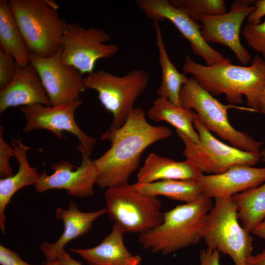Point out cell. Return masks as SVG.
I'll list each match as a JSON object with an SVG mask.
<instances>
[{
    "label": "cell",
    "mask_w": 265,
    "mask_h": 265,
    "mask_svg": "<svg viewBox=\"0 0 265 265\" xmlns=\"http://www.w3.org/2000/svg\"><path fill=\"white\" fill-rule=\"evenodd\" d=\"M140 107L134 108L120 128L108 129L101 136L111 142L110 148L93 160L97 173L96 184L102 188L127 185L139 167L143 152L153 143L172 135L165 126H155L146 121Z\"/></svg>",
    "instance_id": "1"
},
{
    "label": "cell",
    "mask_w": 265,
    "mask_h": 265,
    "mask_svg": "<svg viewBox=\"0 0 265 265\" xmlns=\"http://www.w3.org/2000/svg\"><path fill=\"white\" fill-rule=\"evenodd\" d=\"M183 71L212 94H224L231 105L241 104L244 96L248 106L260 112L265 89V60L260 56H255L248 66L231 63L207 66L186 55Z\"/></svg>",
    "instance_id": "2"
},
{
    "label": "cell",
    "mask_w": 265,
    "mask_h": 265,
    "mask_svg": "<svg viewBox=\"0 0 265 265\" xmlns=\"http://www.w3.org/2000/svg\"><path fill=\"white\" fill-rule=\"evenodd\" d=\"M212 206L206 197L178 205L164 212L159 225L139 234V242L144 249L164 255L195 244L202 239L204 221Z\"/></svg>",
    "instance_id": "3"
},
{
    "label": "cell",
    "mask_w": 265,
    "mask_h": 265,
    "mask_svg": "<svg viewBox=\"0 0 265 265\" xmlns=\"http://www.w3.org/2000/svg\"><path fill=\"white\" fill-rule=\"evenodd\" d=\"M9 6L30 53L48 58L61 48L67 26L50 0H10Z\"/></svg>",
    "instance_id": "4"
},
{
    "label": "cell",
    "mask_w": 265,
    "mask_h": 265,
    "mask_svg": "<svg viewBox=\"0 0 265 265\" xmlns=\"http://www.w3.org/2000/svg\"><path fill=\"white\" fill-rule=\"evenodd\" d=\"M214 199L204 221L202 239L207 247L228 255L235 265H246L253 250L251 233L239 224L232 197Z\"/></svg>",
    "instance_id": "5"
},
{
    "label": "cell",
    "mask_w": 265,
    "mask_h": 265,
    "mask_svg": "<svg viewBox=\"0 0 265 265\" xmlns=\"http://www.w3.org/2000/svg\"><path fill=\"white\" fill-rule=\"evenodd\" d=\"M180 100L182 106L196 112L199 120L208 131L234 147L260 153L263 142L257 141L247 133L238 131L229 122L228 109L238 107L222 104L193 77L182 86Z\"/></svg>",
    "instance_id": "6"
},
{
    "label": "cell",
    "mask_w": 265,
    "mask_h": 265,
    "mask_svg": "<svg viewBox=\"0 0 265 265\" xmlns=\"http://www.w3.org/2000/svg\"><path fill=\"white\" fill-rule=\"evenodd\" d=\"M149 79V73L143 69H135L122 76L99 70L85 78L84 88L98 92L102 105L113 117L108 129L115 130L126 122L134 103L147 88Z\"/></svg>",
    "instance_id": "7"
},
{
    "label": "cell",
    "mask_w": 265,
    "mask_h": 265,
    "mask_svg": "<svg viewBox=\"0 0 265 265\" xmlns=\"http://www.w3.org/2000/svg\"><path fill=\"white\" fill-rule=\"evenodd\" d=\"M104 196L106 213L125 233L139 234L159 225L163 220L158 197L141 194L129 184L108 188Z\"/></svg>",
    "instance_id": "8"
},
{
    "label": "cell",
    "mask_w": 265,
    "mask_h": 265,
    "mask_svg": "<svg viewBox=\"0 0 265 265\" xmlns=\"http://www.w3.org/2000/svg\"><path fill=\"white\" fill-rule=\"evenodd\" d=\"M193 126L199 137L196 144L183 132L176 131L185 145L183 154L202 173H222L238 165L253 166L260 160V153L245 151L227 145L215 138L199 120Z\"/></svg>",
    "instance_id": "9"
},
{
    "label": "cell",
    "mask_w": 265,
    "mask_h": 265,
    "mask_svg": "<svg viewBox=\"0 0 265 265\" xmlns=\"http://www.w3.org/2000/svg\"><path fill=\"white\" fill-rule=\"evenodd\" d=\"M110 39L109 33L103 29L86 28L76 23L68 24L61 42V61L82 75L91 74L98 60L110 58L118 52L117 45L106 44Z\"/></svg>",
    "instance_id": "10"
},
{
    "label": "cell",
    "mask_w": 265,
    "mask_h": 265,
    "mask_svg": "<svg viewBox=\"0 0 265 265\" xmlns=\"http://www.w3.org/2000/svg\"><path fill=\"white\" fill-rule=\"evenodd\" d=\"M82 103L79 100L61 106H47L36 104L22 106L20 110L26 120L23 131L27 132L45 129L59 138L63 137L64 131L70 132L79 140L78 149L83 150L90 156L97 140L86 134L75 119V112Z\"/></svg>",
    "instance_id": "11"
},
{
    "label": "cell",
    "mask_w": 265,
    "mask_h": 265,
    "mask_svg": "<svg viewBox=\"0 0 265 265\" xmlns=\"http://www.w3.org/2000/svg\"><path fill=\"white\" fill-rule=\"evenodd\" d=\"M60 49L50 57L31 53L29 55L30 63L37 72L51 106H53L76 102L85 90L83 75L62 62Z\"/></svg>",
    "instance_id": "12"
},
{
    "label": "cell",
    "mask_w": 265,
    "mask_h": 265,
    "mask_svg": "<svg viewBox=\"0 0 265 265\" xmlns=\"http://www.w3.org/2000/svg\"><path fill=\"white\" fill-rule=\"evenodd\" d=\"M137 6L149 19L170 21L190 43L193 53L201 57L207 66L231 63L230 59L212 48L203 39L202 26L191 20L180 8L167 0H137Z\"/></svg>",
    "instance_id": "13"
},
{
    "label": "cell",
    "mask_w": 265,
    "mask_h": 265,
    "mask_svg": "<svg viewBox=\"0 0 265 265\" xmlns=\"http://www.w3.org/2000/svg\"><path fill=\"white\" fill-rule=\"evenodd\" d=\"M255 0H238L230 5L225 14L201 17V35L207 43L222 44L231 50L243 65L247 64L251 56L240 40V30L243 21L255 10Z\"/></svg>",
    "instance_id": "14"
},
{
    "label": "cell",
    "mask_w": 265,
    "mask_h": 265,
    "mask_svg": "<svg viewBox=\"0 0 265 265\" xmlns=\"http://www.w3.org/2000/svg\"><path fill=\"white\" fill-rule=\"evenodd\" d=\"M82 155V162L77 167L67 160L53 164V173L48 175L46 171L40 174L34 185L38 192L52 189H65L68 194L80 198L94 195V185L96 184L97 173L93 160L83 150H79Z\"/></svg>",
    "instance_id": "15"
},
{
    "label": "cell",
    "mask_w": 265,
    "mask_h": 265,
    "mask_svg": "<svg viewBox=\"0 0 265 265\" xmlns=\"http://www.w3.org/2000/svg\"><path fill=\"white\" fill-rule=\"evenodd\" d=\"M207 198H229L265 182V167L238 165L218 174H203L198 180Z\"/></svg>",
    "instance_id": "16"
},
{
    "label": "cell",
    "mask_w": 265,
    "mask_h": 265,
    "mask_svg": "<svg viewBox=\"0 0 265 265\" xmlns=\"http://www.w3.org/2000/svg\"><path fill=\"white\" fill-rule=\"evenodd\" d=\"M36 104L51 106L39 75L30 63L25 67L17 65L14 78L0 90V113L10 107Z\"/></svg>",
    "instance_id": "17"
},
{
    "label": "cell",
    "mask_w": 265,
    "mask_h": 265,
    "mask_svg": "<svg viewBox=\"0 0 265 265\" xmlns=\"http://www.w3.org/2000/svg\"><path fill=\"white\" fill-rule=\"evenodd\" d=\"M106 213L105 208L95 212H82L73 201H70L67 210L57 208L56 217L63 221L64 230L55 242H45L39 246L46 261L56 260L57 254L64 250L68 243L87 233L94 221Z\"/></svg>",
    "instance_id": "18"
},
{
    "label": "cell",
    "mask_w": 265,
    "mask_h": 265,
    "mask_svg": "<svg viewBox=\"0 0 265 265\" xmlns=\"http://www.w3.org/2000/svg\"><path fill=\"white\" fill-rule=\"evenodd\" d=\"M125 233L117 224L98 245L89 248H70L81 256L88 265H142V258L131 254L123 240Z\"/></svg>",
    "instance_id": "19"
},
{
    "label": "cell",
    "mask_w": 265,
    "mask_h": 265,
    "mask_svg": "<svg viewBox=\"0 0 265 265\" xmlns=\"http://www.w3.org/2000/svg\"><path fill=\"white\" fill-rule=\"evenodd\" d=\"M11 143L19 169L16 174L0 180V228L3 234L5 233V210L12 197L21 188L34 185L40 175L37 169L28 162L27 153L30 148L18 139H13Z\"/></svg>",
    "instance_id": "20"
},
{
    "label": "cell",
    "mask_w": 265,
    "mask_h": 265,
    "mask_svg": "<svg viewBox=\"0 0 265 265\" xmlns=\"http://www.w3.org/2000/svg\"><path fill=\"white\" fill-rule=\"evenodd\" d=\"M190 160L177 161L154 153L150 154L137 174V183L165 180H196L203 175Z\"/></svg>",
    "instance_id": "21"
},
{
    "label": "cell",
    "mask_w": 265,
    "mask_h": 265,
    "mask_svg": "<svg viewBox=\"0 0 265 265\" xmlns=\"http://www.w3.org/2000/svg\"><path fill=\"white\" fill-rule=\"evenodd\" d=\"M133 189L146 196H164L171 199L192 203L205 196L200 185L196 180H165L149 183H135Z\"/></svg>",
    "instance_id": "22"
},
{
    "label": "cell",
    "mask_w": 265,
    "mask_h": 265,
    "mask_svg": "<svg viewBox=\"0 0 265 265\" xmlns=\"http://www.w3.org/2000/svg\"><path fill=\"white\" fill-rule=\"evenodd\" d=\"M148 117L155 122L165 121L186 135L193 142L200 143L194 121L198 118L196 112L182 106H177L168 100L157 98L147 112Z\"/></svg>",
    "instance_id": "23"
},
{
    "label": "cell",
    "mask_w": 265,
    "mask_h": 265,
    "mask_svg": "<svg viewBox=\"0 0 265 265\" xmlns=\"http://www.w3.org/2000/svg\"><path fill=\"white\" fill-rule=\"evenodd\" d=\"M156 42L159 52V62L161 70V81L157 90L159 97L166 99L177 106H182L180 93L182 86L189 78L181 73L170 60L162 38L158 21H155Z\"/></svg>",
    "instance_id": "24"
},
{
    "label": "cell",
    "mask_w": 265,
    "mask_h": 265,
    "mask_svg": "<svg viewBox=\"0 0 265 265\" xmlns=\"http://www.w3.org/2000/svg\"><path fill=\"white\" fill-rule=\"evenodd\" d=\"M0 48L11 55L18 66L30 64V53L6 0H0Z\"/></svg>",
    "instance_id": "25"
},
{
    "label": "cell",
    "mask_w": 265,
    "mask_h": 265,
    "mask_svg": "<svg viewBox=\"0 0 265 265\" xmlns=\"http://www.w3.org/2000/svg\"><path fill=\"white\" fill-rule=\"evenodd\" d=\"M241 226L248 232L265 220V182L232 197Z\"/></svg>",
    "instance_id": "26"
},
{
    "label": "cell",
    "mask_w": 265,
    "mask_h": 265,
    "mask_svg": "<svg viewBox=\"0 0 265 265\" xmlns=\"http://www.w3.org/2000/svg\"><path fill=\"white\" fill-rule=\"evenodd\" d=\"M173 6L181 9L193 22L198 24L202 17L212 16L227 13L224 0H172Z\"/></svg>",
    "instance_id": "27"
},
{
    "label": "cell",
    "mask_w": 265,
    "mask_h": 265,
    "mask_svg": "<svg viewBox=\"0 0 265 265\" xmlns=\"http://www.w3.org/2000/svg\"><path fill=\"white\" fill-rule=\"evenodd\" d=\"M242 35L250 47L265 54V20L256 25L246 24L243 27Z\"/></svg>",
    "instance_id": "28"
},
{
    "label": "cell",
    "mask_w": 265,
    "mask_h": 265,
    "mask_svg": "<svg viewBox=\"0 0 265 265\" xmlns=\"http://www.w3.org/2000/svg\"><path fill=\"white\" fill-rule=\"evenodd\" d=\"M17 64L13 57L0 48V88L7 86L14 78Z\"/></svg>",
    "instance_id": "29"
},
{
    "label": "cell",
    "mask_w": 265,
    "mask_h": 265,
    "mask_svg": "<svg viewBox=\"0 0 265 265\" xmlns=\"http://www.w3.org/2000/svg\"><path fill=\"white\" fill-rule=\"evenodd\" d=\"M0 130V176L2 178L14 174L10 164V159L12 157L15 158V153L14 148L4 140L2 135L3 128L1 126Z\"/></svg>",
    "instance_id": "30"
},
{
    "label": "cell",
    "mask_w": 265,
    "mask_h": 265,
    "mask_svg": "<svg viewBox=\"0 0 265 265\" xmlns=\"http://www.w3.org/2000/svg\"><path fill=\"white\" fill-rule=\"evenodd\" d=\"M0 264L1 265H33L24 261L16 252L2 244H0Z\"/></svg>",
    "instance_id": "31"
},
{
    "label": "cell",
    "mask_w": 265,
    "mask_h": 265,
    "mask_svg": "<svg viewBox=\"0 0 265 265\" xmlns=\"http://www.w3.org/2000/svg\"><path fill=\"white\" fill-rule=\"evenodd\" d=\"M219 252L216 249L209 247L201 250L199 254V265H220Z\"/></svg>",
    "instance_id": "32"
},
{
    "label": "cell",
    "mask_w": 265,
    "mask_h": 265,
    "mask_svg": "<svg viewBox=\"0 0 265 265\" xmlns=\"http://www.w3.org/2000/svg\"><path fill=\"white\" fill-rule=\"evenodd\" d=\"M253 5L255 10L248 16V24L258 25L261 23V19L265 16V0H255Z\"/></svg>",
    "instance_id": "33"
},
{
    "label": "cell",
    "mask_w": 265,
    "mask_h": 265,
    "mask_svg": "<svg viewBox=\"0 0 265 265\" xmlns=\"http://www.w3.org/2000/svg\"><path fill=\"white\" fill-rule=\"evenodd\" d=\"M56 261L62 265H82L75 260L64 250H62L56 256Z\"/></svg>",
    "instance_id": "34"
},
{
    "label": "cell",
    "mask_w": 265,
    "mask_h": 265,
    "mask_svg": "<svg viewBox=\"0 0 265 265\" xmlns=\"http://www.w3.org/2000/svg\"><path fill=\"white\" fill-rule=\"evenodd\" d=\"M246 265H265V249L255 255H251L246 261Z\"/></svg>",
    "instance_id": "35"
},
{
    "label": "cell",
    "mask_w": 265,
    "mask_h": 265,
    "mask_svg": "<svg viewBox=\"0 0 265 265\" xmlns=\"http://www.w3.org/2000/svg\"><path fill=\"white\" fill-rule=\"evenodd\" d=\"M252 233L263 239L265 242V220L259 224Z\"/></svg>",
    "instance_id": "36"
},
{
    "label": "cell",
    "mask_w": 265,
    "mask_h": 265,
    "mask_svg": "<svg viewBox=\"0 0 265 265\" xmlns=\"http://www.w3.org/2000/svg\"><path fill=\"white\" fill-rule=\"evenodd\" d=\"M264 59L265 60V54L263 55ZM260 112L265 115V89L264 90L261 102V109Z\"/></svg>",
    "instance_id": "37"
},
{
    "label": "cell",
    "mask_w": 265,
    "mask_h": 265,
    "mask_svg": "<svg viewBox=\"0 0 265 265\" xmlns=\"http://www.w3.org/2000/svg\"><path fill=\"white\" fill-rule=\"evenodd\" d=\"M45 265H62L59 263L56 260L52 261H46Z\"/></svg>",
    "instance_id": "38"
},
{
    "label": "cell",
    "mask_w": 265,
    "mask_h": 265,
    "mask_svg": "<svg viewBox=\"0 0 265 265\" xmlns=\"http://www.w3.org/2000/svg\"><path fill=\"white\" fill-rule=\"evenodd\" d=\"M260 153L261 158H262V160L265 161V148L260 151Z\"/></svg>",
    "instance_id": "39"
}]
</instances>
